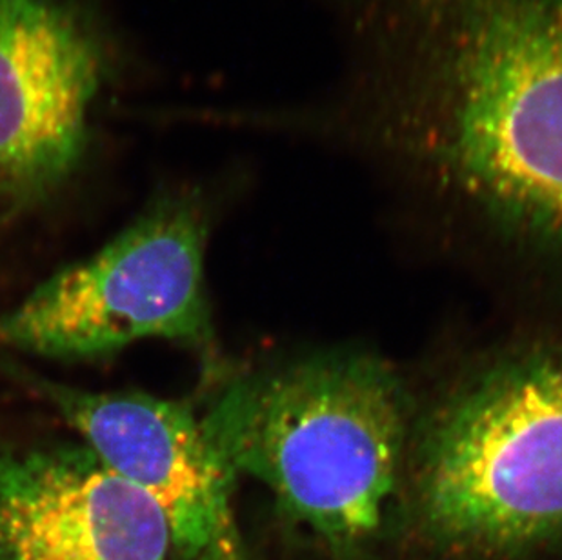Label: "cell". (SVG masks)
<instances>
[{"label": "cell", "instance_id": "277c9868", "mask_svg": "<svg viewBox=\"0 0 562 560\" xmlns=\"http://www.w3.org/2000/svg\"><path fill=\"white\" fill-rule=\"evenodd\" d=\"M206 224L190 197H165L88 259L0 313V349L93 359L140 340L212 348Z\"/></svg>", "mask_w": 562, "mask_h": 560}, {"label": "cell", "instance_id": "6da1fadb", "mask_svg": "<svg viewBox=\"0 0 562 560\" xmlns=\"http://www.w3.org/2000/svg\"><path fill=\"white\" fill-rule=\"evenodd\" d=\"M342 88L304 130L562 260V0H328Z\"/></svg>", "mask_w": 562, "mask_h": 560}, {"label": "cell", "instance_id": "3957f363", "mask_svg": "<svg viewBox=\"0 0 562 560\" xmlns=\"http://www.w3.org/2000/svg\"><path fill=\"white\" fill-rule=\"evenodd\" d=\"M404 490L453 553L562 542V337L495 355L415 417Z\"/></svg>", "mask_w": 562, "mask_h": 560}, {"label": "cell", "instance_id": "5b68a950", "mask_svg": "<svg viewBox=\"0 0 562 560\" xmlns=\"http://www.w3.org/2000/svg\"><path fill=\"white\" fill-rule=\"evenodd\" d=\"M95 38L55 0H0V201L38 199L79 166L101 86Z\"/></svg>", "mask_w": 562, "mask_h": 560}, {"label": "cell", "instance_id": "ba28073f", "mask_svg": "<svg viewBox=\"0 0 562 560\" xmlns=\"http://www.w3.org/2000/svg\"><path fill=\"white\" fill-rule=\"evenodd\" d=\"M193 560H245V557L240 556L239 550H237L234 535L228 534Z\"/></svg>", "mask_w": 562, "mask_h": 560}, {"label": "cell", "instance_id": "8992f818", "mask_svg": "<svg viewBox=\"0 0 562 560\" xmlns=\"http://www.w3.org/2000/svg\"><path fill=\"white\" fill-rule=\"evenodd\" d=\"M43 390L86 448L159 507L173 550L193 560L232 534L235 475L187 402L54 382Z\"/></svg>", "mask_w": 562, "mask_h": 560}, {"label": "cell", "instance_id": "52a82bcc", "mask_svg": "<svg viewBox=\"0 0 562 560\" xmlns=\"http://www.w3.org/2000/svg\"><path fill=\"white\" fill-rule=\"evenodd\" d=\"M154 501L86 446L0 449V560H168Z\"/></svg>", "mask_w": 562, "mask_h": 560}, {"label": "cell", "instance_id": "7a4b0ae2", "mask_svg": "<svg viewBox=\"0 0 562 560\" xmlns=\"http://www.w3.org/2000/svg\"><path fill=\"white\" fill-rule=\"evenodd\" d=\"M202 418L232 473L334 550L375 539L404 490L415 415L373 355L318 351L255 371Z\"/></svg>", "mask_w": 562, "mask_h": 560}]
</instances>
